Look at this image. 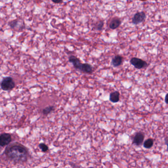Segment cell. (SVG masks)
I'll use <instances>...</instances> for the list:
<instances>
[{
    "label": "cell",
    "mask_w": 168,
    "mask_h": 168,
    "mask_svg": "<svg viewBox=\"0 0 168 168\" xmlns=\"http://www.w3.org/2000/svg\"><path fill=\"white\" fill-rule=\"evenodd\" d=\"M5 154L8 159L16 163H22L28 159V151L25 146L19 143H14L6 147Z\"/></svg>",
    "instance_id": "1"
},
{
    "label": "cell",
    "mask_w": 168,
    "mask_h": 168,
    "mask_svg": "<svg viewBox=\"0 0 168 168\" xmlns=\"http://www.w3.org/2000/svg\"><path fill=\"white\" fill-rule=\"evenodd\" d=\"M68 61L76 70L85 74H91L93 72L92 66L91 65L88 63L82 64L79 59L74 55H71L68 57Z\"/></svg>",
    "instance_id": "2"
},
{
    "label": "cell",
    "mask_w": 168,
    "mask_h": 168,
    "mask_svg": "<svg viewBox=\"0 0 168 168\" xmlns=\"http://www.w3.org/2000/svg\"><path fill=\"white\" fill-rule=\"evenodd\" d=\"M15 87V82L11 76L5 77L1 82V87L4 91H10Z\"/></svg>",
    "instance_id": "3"
},
{
    "label": "cell",
    "mask_w": 168,
    "mask_h": 168,
    "mask_svg": "<svg viewBox=\"0 0 168 168\" xmlns=\"http://www.w3.org/2000/svg\"><path fill=\"white\" fill-rule=\"evenodd\" d=\"M130 63L138 69L144 68L147 66V63L146 61L136 57L132 58L130 60Z\"/></svg>",
    "instance_id": "4"
},
{
    "label": "cell",
    "mask_w": 168,
    "mask_h": 168,
    "mask_svg": "<svg viewBox=\"0 0 168 168\" xmlns=\"http://www.w3.org/2000/svg\"><path fill=\"white\" fill-rule=\"evenodd\" d=\"M146 15L143 12H137L134 15L132 18V22L134 24H138L143 22L145 20Z\"/></svg>",
    "instance_id": "5"
},
{
    "label": "cell",
    "mask_w": 168,
    "mask_h": 168,
    "mask_svg": "<svg viewBox=\"0 0 168 168\" xmlns=\"http://www.w3.org/2000/svg\"><path fill=\"white\" fill-rule=\"evenodd\" d=\"M12 141V136L8 133H4L0 136V145L2 146H8Z\"/></svg>",
    "instance_id": "6"
},
{
    "label": "cell",
    "mask_w": 168,
    "mask_h": 168,
    "mask_svg": "<svg viewBox=\"0 0 168 168\" xmlns=\"http://www.w3.org/2000/svg\"><path fill=\"white\" fill-rule=\"evenodd\" d=\"M144 135L143 133H137L133 138V143L137 146H141L144 141Z\"/></svg>",
    "instance_id": "7"
},
{
    "label": "cell",
    "mask_w": 168,
    "mask_h": 168,
    "mask_svg": "<svg viewBox=\"0 0 168 168\" xmlns=\"http://www.w3.org/2000/svg\"><path fill=\"white\" fill-rule=\"evenodd\" d=\"M121 20L120 19L118 18H114L111 20L109 25V27L112 30H115L118 28L120 25Z\"/></svg>",
    "instance_id": "8"
},
{
    "label": "cell",
    "mask_w": 168,
    "mask_h": 168,
    "mask_svg": "<svg viewBox=\"0 0 168 168\" xmlns=\"http://www.w3.org/2000/svg\"><path fill=\"white\" fill-rule=\"evenodd\" d=\"M123 57L119 55H116L112 59V64L113 67H118L122 64Z\"/></svg>",
    "instance_id": "9"
},
{
    "label": "cell",
    "mask_w": 168,
    "mask_h": 168,
    "mask_svg": "<svg viewBox=\"0 0 168 168\" xmlns=\"http://www.w3.org/2000/svg\"><path fill=\"white\" fill-rule=\"evenodd\" d=\"M120 99V93L118 91L111 93L110 95V100L112 103H118Z\"/></svg>",
    "instance_id": "10"
},
{
    "label": "cell",
    "mask_w": 168,
    "mask_h": 168,
    "mask_svg": "<svg viewBox=\"0 0 168 168\" xmlns=\"http://www.w3.org/2000/svg\"><path fill=\"white\" fill-rule=\"evenodd\" d=\"M153 143H154V141H153V139L149 138L144 141L143 143V146L146 149H150L153 146Z\"/></svg>",
    "instance_id": "11"
},
{
    "label": "cell",
    "mask_w": 168,
    "mask_h": 168,
    "mask_svg": "<svg viewBox=\"0 0 168 168\" xmlns=\"http://www.w3.org/2000/svg\"><path fill=\"white\" fill-rule=\"evenodd\" d=\"M54 110V107L53 106H48L47 107H45V109L43 110V115H48L49 113H50L51 112H52Z\"/></svg>",
    "instance_id": "12"
},
{
    "label": "cell",
    "mask_w": 168,
    "mask_h": 168,
    "mask_svg": "<svg viewBox=\"0 0 168 168\" xmlns=\"http://www.w3.org/2000/svg\"><path fill=\"white\" fill-rule=\"evenodd\" d=\"M103 26H104V22L103 21H100L95 24L94 28L97 31H101L103 29Z\"/></svg>",
    "instance_id": "13"
},
{
    "label": "cell",
    "mask_w": 168,
    "mask_h": 168,
    "mask_svg": "<svg viewBox=\"0 0 168 168\" xmlns=\"http://www.w3.org/2000/svg\"><path fill=\"white\" fill-rule=\"evenodd\" d=\"M39 147L40 149L42 150V151L43 152H46L48 150V146H46V144L44 143H40V144H39Z\"/></svg>",
    "instance_id": "14"
},
{
    "label": "cell",
    "mask_w": 168,
    "mask_h": 168,
    "mask_svg": "<svg viewBox=\"0 0 168 168\" xmlns=\"http://www.w3.org/2000/svg\"><path fill=\"white\" fill-rule=\"evenodd\" d=\"M18 21L17 19L14 20L9 23V26L12 28H14L18 25Z\"/></svg>",
    "instance_id": "15"
},
{
    "label": "cell",
    "mask_w": 168,
    "mask_h": 168,
    "mask_svg": "<svg viewBox=\"0 0 168 168\" xmlns=\"http://www.w3.org/2000/svg\"><path fill=\"white\" fill-rule=\"evenodd\" d=\"M52 2H53V3H54L55 4H60L63 3L62 1H54V0H52Z\"/></svg>",
    "instance_id": "16"
},
{
    "label": "cell",
    "mask_w": 168,
    "mask_h": 168,
    "mask_svg": "<svg viewBox=\"0 0 168 168\" xmlns=\"http://www.w3.org/2000/svg\"><path fill=\"white\" fill-rule=\"evenodd\" d=\"M165 102L166 104H168V93L166 95V97H165Z\"/></svg>",
    "instance_id": "17"
},
{
    "label": "cell",
    "mask_w": 168,
    "mask_h": 168,
    "mask_svg": "<svg viewBox=\"0 0 168 168\" xmlns=\"http://www.w3.org/2000/svg\"><path fill=\"white\" fill-rule=\"evenodd\" d=\"M165 143H166V144H167V149H168V138H165Z\"/></svg>",
    "instance_id": "18"
},
{
    "label": "cell",
    "mask_w": 168,
    "mask_h": 168,
    "mask_svg": "<svg viewBox=\"0 0 168 168\" xmlns=\"http://www.w3.org/2000/svg\"><path fill=\"white\" fill-rule=\"evenodd\" d=\"M89 168H93V167H89Z\"/></svg>",
    "instance_id": "19"
}]
</instances>
